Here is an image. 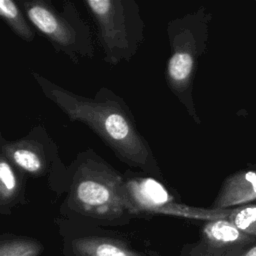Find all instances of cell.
<instances>
[{"label":"cell","instance_id":"1","mask_svg":"<svg viewBox=\"0 0 256 256\" xmlns=\"http://www.w3.org/2000/svg\"><path fill=\"white\" fill-rule=\"evenodd\" d=\"M31 75L47 99L71 121L87 125L120 161L163 180L157 159L122 97L107 87H101L93 97H87L54 83L36 71Z\"/></svg>","mask_w":256,"mask_h":256},{"label":"cell","instance_id":"2","mask_svg":"<svg viewBox=\"0 0 256 256\" xmlns=\"http://www.w3.org/2000/svg\"><path fill=\"white\" fill-rule=\"evenodd\" d=\"M65 207L104 223H120L134 216L125 191L124 174L93 149L77 154L68 166Z\"/></svg>","mask_w":256,"mask_h":256},{"label":"cell","instance_id":"3","mask_svg":"<svg viewBox=\"0 0 256 256\" xmlns=\"http://www.w3.org/2000/svg\"><path fill=\"white\" fill-rule=\"evenodd\" d=\"M210 19L204 8H198L172 19L167 26L170 55L165 69L166 83L196 124L201 120L193 99V83L198 61L206 49Z\"/></svg>","mask_w":256,"mask_h":256},{"label":"cell","instance_id":"4","mask_svg":"<svg viewBox=\"0 0 256 256\" xmlns=\"http://www.w3.org/2000/svg\"><path fill=\"white\" fill-rule=\"evenodd\" d=\"M108 65L129 62L145 41V22L135 0H84Z\"/></svg>","mask_w":256,"mask_h":256},{"label":"cell","instance_id":"5","mask_svg":"<svg viewBox=\"0 0 256 256\" xmlns=\"http://www.w3.org/2000/svg\"><path fill=\"white\" fill-rule=\"evenodd\" d=\"M19 5L33 27L46 37L55 51L76 64L94 57L90 26L72 1H64L60 10L47 0H22Z\"/></svg>","mask_w":256,"mask_h":256},{"label":"cell","instance_id":"6","mask_svg":"<svg viewBox=\"0 0 256 256\" xmlns=\"http://www.w3.org/2000/svg\"><path fill=\"white\" fill-rule=\"evenodd\" d=\"M0 153L27 176L45 179L55 193L66 192L68 166L63 163L57 144L42 125L34 126L24 137L13 141L1 135Z\"/></svg>","mask_w":256,"mask_h":256},{"label":"cell","instance_id":"7","mask_svg":"<svg viewBox=\"0 0 256 256\" xmlns=\"http://www.w3.org/2000/svg\"><path fill=\"white\" fill-rule=\"evenodd\" d=\"M125 191L133 215L163 214L188 219L213 221L227 219L231 209H214L189 206L181 203L159 179L145 173L127 170L124 173Z\"/></svg>","mask_w":256,"mask_h":256},{"label":"cell","instance_id":"8","mask_svg":"<svg viewBox=\"0 0 256 256\" xmlns=\"http://www.w3.org/2000/svg\"><path fill=\"white\" fill-rule=\"evenodd\" d=\"M256 242V238L239 230L228 219L207 221L201 237L184 256H239Z\"/></svg>","mask_w":256,"mask_h":256},{"label":"cell","instance_id":"9","mask_svg":"<svg viewBox=\"0 0 256 256\" xmlns=\"http://www.w3.org/2000/svg\"><path fill=\"white\" fill-rule=\"evenodd\" d=\"M256 200V171L241 170L229 175L222 183L212 207L231 209Z\"/></svg>","mask_w":256,"mask_h":256},{"label":"cell","instance_id":"10","mask_svg":"<svg viewBox=\"0 0 256 256\" xmlns=\"http://www.w3.org/2000/svg\"><path fill=\"white\" fill-rule=\"evenodd\" d=\"M27 175L0 153V212L9 214L11 210L26 200Z\"/></svg>","mask_w":256,"mask_h":256},{"label":"cell","instance_id":"11","mask_svg":"<svg viewBox=\"0 0 256 256\" xmlns=\"http://www.w3.org/2000/svg\"><path fill=\"white\" fill-rule=\"evenodd\" d=\"M76 256H143L126 243L108 237L85 236L71 242Z\"/></svg>","mask_w":256,"mask_h":256},{"label":"cell","instance_id":"12","mask_svg":"<svg viewBox=\"0 0 256 256\" xmlns=\"http://www.w3.org/2000/svg\"><path fill=\"white\" fill-rule=\"evenodd\" d=\"M0 17L20 39L32 42L36 36L35 28L19 5L12 0H0Z\"/></svg>","mask_w":256,"mask_h":256},{"label":"cell","instance_id":"13","mask_svg":"<svg viewBox=\"0 0 256 256\" xmlns=\"http://www.w3.org/2000/svg\"><path fill=\"white\" fill-rule=\"evenodd\" d=\"M40 242L25 237H2L0 256H39L42 252Z\"/></svg>","mask_w":256,"mask_h":256},{"label":"cell","instance_id":"14","mask_svg":"<svg viewBox=\"0 0 256 256\" xmlns=\"http://www.w3.org/2000/svg\"><path fill=\"white\" fill-rule=\"evenodd\" d=\"M227 219L239 230L256 238V205H243L232 208Z\"/></svg>","mask_w":256,"mask_h":256},{"label":"cell","instance_id":"15","mask_svg":"<svg viewBox=\"0 0 256 256\" xmlns=\"http://www.w3.org/2000/svg\"><path fill=\"white\" fill-rule=\"evenodd\" d=\"M239 256H256V245H253Z\"/></svg>","mask_w":256,"mask_h":256}]
</instances>
